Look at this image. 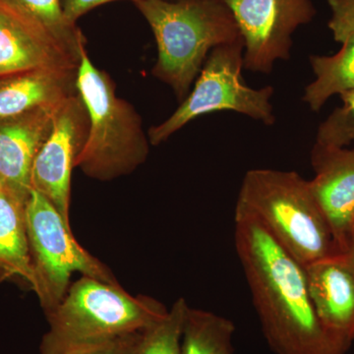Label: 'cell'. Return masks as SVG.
<instances>
[{
  "instance_id": "cell-1",
  "label": "cell",
  "mask_w": 354,
  "mask_h": 354,
  "mask_svg": "<svg viewBox=\"0 0 354 354\" xmlns=\"http://www.w3.org/2000/svg\"><path fill=\"white\" fill-rule=\"evenodd\" d=\"M234 241L263 334L276 354H344L323 327L305 267L259 221L234 214Z\"/></svg>"
},
{
  "instance_id": "cell-2",
  "label": "cell",
  "mask_w": 354,
  "mask_h": 354,
  "mask_svg": "<svg viewBox=\"0 0 354 354\" xmlns=\"http://www.w3.org/2000/svg\"><path fill=\"white\" fill-rule=\"evenodd\" d=\"M152 29L158 58L153 74L185 99L209 53L241 39L225 0H134Z\"/></svg>"
},
{
  "instance_id": "cell-3",
  "label": "cell",
  "mask_w": 354,
  "mask_h": 354,
  "mask_svg": "<svg viewBox=\"0 0 354 354\" xmlns=\"http://www.w3.org/2000/svg\"><path fill=\"white\" fill-rule=\"evenodd\" d=\"M169 309L145 295L132 297L120 285L83 276L46 314L50 330L41 354H69L141 332L165 318Z\"/></svg>"
},
{
  "instance_id": "cell-4",
  "label": "cell",
  "mask_w": 354,
  "mask_h": 354,
  "mask_svg": "<svg viewBox=\"0 0 354 354\" xmlns=\"http://www.w3.org/2000/svg\"><path fill=\"white\" fill-rule=\"evenodd\" d=\"M76 90L87 111L88 125L75 167L100 181L132 174L146 162L150 141L141 116L115 95L113 80L93 64L86 44L80 51Z\"/></svg>"
},
{
  "instance_id": "cell-5",
  "label": "cell",
  "mask_w": 354,
  "mask_h": 354,
  "mask_svg": "<svg viewBox=\"0 0 354 354\" xmlns=\"http://www.w3.org/2000/svg\"><path fill=\"white\" fill-rule=\"evenodd\" d=\"M235 212L259 221L304 267L342 253L309 181L295 171L266 169L247 171Z\"/></svg>"
},
{
  "instance_id": "cell-6",
  "label": "cell",
  "mask_w": 354,
  "mask_h": 354,
  "mask_svg": "<svg viewBox=\"0 0 354 354\" xmlns=\"http://www.w3.org/2000/svg\"><path fill=\"white\" fill-rule=\"evenodd\" d=\"M243 53L242 38L214 48L194 88L180 106L167 120L149 130L151 145L164 143L190 121L216 111H234L266 125L274 124L276 118L271 104L274 88H253L244 82Z\"/></svg>"
},
{
  "instance_id": "cell-7",
  "label": "cell",
  "mask_w": 354,
  "mask_h": 354,
  "mask_svg": "<svg viewBox=\"0 0 354 354\" xmlns=\"http://www.w3.org/2000/svg\"><path fill=\"white\" fill-rule=\"evenodd\" d=\"M25 220L36 279L34 291L46 314L64 299L73 272L120 285L109 267L77 242L71 227L38 191L30 192Z\"/></svg>"
},
{
  "instance_id": "cell-8",
  "label": "cell",
  "mask_w": 354,
  "mask_h": 354,
  "mask_svg": "<svg viewBox=\"0 0 354 354\" xmlns=\"http://www.w3.org/2000/svg\"><path fill=\"white\" fill-rule=\"evenodd\" d=\"M244 44L243 66L268 74L274 62L288 60L292 36L316 11L311 0H225Z\"/></svg>"
},
{
  "instance_id": "cell-9",
  "label": "cell",
  "mask_w": 354,
  "mask_h": 354,
  "mask_svg": "<svg viewBox=\"0 0 354 354\" xmlns=\"http://www.w3.org/2000/svg\"><path fill=\"white\" fill-rule=\"evenodd\" d=\"M88 125L87 111L76 93L58 106L50 135L32 167V189L44 195L69 227L72 171L87 136Z\"/></svg>"
},
{
  "instance_id": "cell-10",
  "label": "cell",
  "mask_w": 354,
  "mask_h": 354,
  "mask_svg": "<svg viewBox=\"0 0 354 354\" xmlns=\"http://www.w3.org/2000/svg\"><path fill=\"white\" fill-rule=\"evenodd\" d=\"M79 60L38 25L0 0V78L39 69L77 70Z\"/></svg>"
},
{
  "instance_id": "cell-11",
  "label": "cell",
  "mask_w": 354,
  "mask_h": 354,
  "mask_svg": "<svg viewBox=\"0 0 354 354\" xmlns=\"http://www.w3.org/2000/svg\"><path fill=\"white\" fill-rule=\"evenodd\" d=\"M311 160L315 177L310 188L337 248L348 252L354 223V150L315 144Z\"/></svg>"
},
{
  "instance_id": "cell-12",
  "label": "cell",
  "mask_w": 354,
  "mask_h": 354,
  "mask_svg": "<svg viewBox=\"0 0 354 354\" xmlns=\"http://www.w3.org/2000/svg\"><path fill=\"white\" fill-rule=\"evenodd\" d=\"M305 272L319 320L348 349L354 339V256L337 253L305 266Z\"/></svg>"
},
{
  "instance_id": "cell-13",
  "label": "cell",
  "mask_w": 354,
  "mask_h": 354,
  "mask_svg": "<svg viewBox=\"0 0 354 354\" xmlns=\"http://www.w3.org/2000/svg\"><path fill=\"white\" fill-rule=\"evenodd\" d=\"M58 106L0 118V181L24 205L32 189L35 158L50 135Z\"/></svg>"
},
{
  "instance_id": "cell-14",
  "label": "cell",
  "mask_w": 354,
  "mask_h": 354,
  "mask_svg": "<svg viewBox=\"0 0 354 354\" xmlns=\"http://www.w3.org/2000/svg\"><path fill=\"white\" fill-rule=\"evenodd\" d=\"M77 70L39 69L0 79V118L57 108L76 94Z\"/></svg>"
},
{
  "instance_id": "cell-15",
  "label": "cell",
  "mask_w": 354,
  "mask_h": 354,
  "mask_svg": "<svg viewBox=\"0 0 354 354\" xmlns=\"http://www.w3.org/2000/svg\"><path fill=\"white\" fill-rule=\"evenodd\" d=\"M25 206L0 184V281L19 279L34 290L32 269Z\"/></svg>"
},
{
  "instance_id": "cell-16",
  "label": "cell",
  "mask_w": 354,
  "mask_h": 354,
  "mask_svg": "<svg viewBox=\"0 0 354 354\" xmlns=\"http://www.w3.org/2000/svg\"><path fill=\"white\" fill-rule=\"evenodd\" d=\"M342 44L332 57H310L316 78L305 88L304 101L311 111H320L333 95L354 90V37Z\"/></svg>"
},
{
  "instance_id": "cell-17",
  "label": "cell",
  "mask_w": 354,
  "mask_h": 354,
  "mask_svg": "<svg viewBox=\"0 0 354 354\" xmlns=\"http://www.w3.org/2000/svg\"><path fill=\"white\" fill-rule=\"evenodd\" d=\"M234 332L230 319L188 306L181 333V354H234Z\"/></svg>"
},
{
  "instance_id": "cell-18",
  "label": "cell",
  "mask_w": 354,
  "mask_h": 354,
  "mask_svg": "<svg viewBox=\"0 0 354 354\" xmlns=\"http://www.w3.org/2000/svg\"><path fill=\"white\" fill-rule=\"evenodd\" d=\"M16 10L38 25L60 46L80 58L81 48L86 44L75 24L65 17L62 0H4Z\"/></svg>"
},
{
  "instance_id": "cell-19",
  "label": "cell",
  "mask_w": 354,
  "mask_h": 354,
  "mask_svg": "<svg viewBox=\"0 0 354 354\" xmlns=\"http://www.w3.org/2000/svg\"><path fill=\"white\" fill-rule=\"evenodd\" d=\"M187 307L184 298H178L162 320L142 332L134 354H181V333Z\"/></svg>"
},
{
  "instance_id": "cell-20",
  "label": "cell",
  "mask_w": 354,
  "mask_h": 354,
  "mask_svg": "<svg viewBox=\"0 0 354 354\" xmlns=\"http://www.w3.org/2000/svg\"><path fill=\"white\" fill-rule=\"evenodd\" d=\"M342 108L337 109L319 127L316 144L344 148L354 141V90L341 95Z\"/></svg>"
},
{
  "instance_id": "cell-21",
  "label": "cell",
  "mask_w": 354,
  "mask_h": 354,
  "mask_svg": "<svg viewBox=\"0 0 354 354\" xmlns=\"http://www.w3.org/2000/svg\"><path fill=\"white\" fill-rule=\"evenodd\" d=\"M332 18L329 27L334 39L344 43L354 37V0H329Z\"/></svg>"
},
{
  "instance_id": "cell-22",
  "label": "cell",
  "mask_w": 354,
  "mask_h": 354,
  "mask_svg": "<svg viewBox=\"0 0 354 354\" xmlns=\"http://www.w3.org/2000/svg\"><path fill=\"white\" fill-rule=\"evenodd\" d=\"M142 332L132 333L106 344L79 349L69 354H134Z\"/></svg>"
},
{
  "instance_id": "cell-23",
  "label": "cell",
  "mask_w": 354,
  "mask_h": 354,
  "mask_svg": "<svg viewBox=\"0 0 354 354\" xmlns=\"http://www.w3.org/2000/svg\"><path fill=\"white\" fill-rule=\"evenodd\" d=\"M111 1L116 0H62V7L66 19L72 24H75L77 19L91 9Z\"/></svg>"
},
{
  "instance_id": "cell-24",
  "label": "cell",
  "mask_w": 354,
  "mask_h": 354,
  "mask_svg": "<svg viewBox=\"0 0 354 354\" xmlns=\"http://www.w3.org/2000/svg\"><path fill=\"white\" fill-rule=\"evenodd\" d=\"M354 256V223L353 225V230H351V243H349V251Z\"/></svg>"
},
{
  "instance_id": "cell-25",
  "label": "cell",
  "mask_w": 354,
  "mask_h": 354,
  "mask_svg": "<svg viewBox=\"0 0 354 354\" xmlns=\"http://www.w3.org/2000/svg\"><path fill=\"white\" fill-rule=\"evenodd\" d=\"M0 184H1V181H0Z\"/></svg>"
}]
</instances>
